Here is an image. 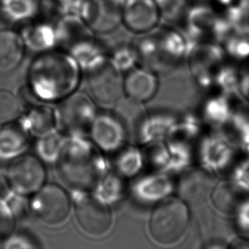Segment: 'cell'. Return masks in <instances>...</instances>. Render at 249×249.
<instances>
[{
	"label": "cell",
	"instance_id": "83f0119b",
	"mask_svg": "<svg viewBox=\"0 0 249 249\" xmlns=\"http://www.w3.org/2000/svg\"><path fill=\"white\" fill-rule=\"evenodd\" d=\"M1 247L3 249H37L39 246L33 236L17 232L8 236Z\"/></svg>",
	"mask_w": 249,
	"mask_h": 249
},
{
	"label": "cell",
	"instance_id": "3957f363",
	"mask_svg": "<svg viewBox=\"0 0 249 249\" xmlns=\"http://www.w3.org/2000/svg\"><path fill=\"white\" fill-rule=\"evenodd\" d=\"M189 220L188 208L182 199H165L152 212L149 224L150 232L157 243L174 244L185 235Z\"/></svg>",
	"mask_w": 249,
	"mask_h": 249
},
{
	"label": "cell",
	"instance_id": "30bf717a",
	"mask_svg": "<svg viewBox=\"0 0 249 249\" xmlns=\"http://www.w3.org/2000/svg\"><path fill=\"white\" fill-rule=\"evenodd\" d=\"M161 16L153 0H127L122 22L132 33L143 34L159 26Z\"/></svg>",
	"mask_w": 249,
	"mask_h": 249
},
{
	"label": "cell",
	"instance_id": "7a4b0ae2",
	"mask_svg": "<svg viewBox=\"0 0 249 249\" xmlns=\"http://www.w3.org/2000/svg\"><path fill=\"white\" fill-rule=\"evenodd\" d=\"M189 41L181 32L170 27H156L134 44L137 58L151 68L171 67L180 61L188 49Z\"/></svg>",
	"mask_w": 249,
	"mask_h": 249
},
{
	"label": "cell",
	"instance_id": "2e32d148",
	"mask_svg": "<svg viewBox=\"0 0 249 249\" xmlns=\"http://www.w3.org/2000/svg\"><path fill=\"white\" fill-rule=\"evenodd\" d=\"M221 128H223V139L232 148L245 150L249 146V112L233 111Z\"/></svg>",
	"mask_w": 249,
	"mask_h": 249
},
{
	"label": "cell",
	"instance_id": "cb8c5ba5",
	"mask_svg": "<svg viewBox=\"0 0 249 249\" xmlns=\"http://www.w3.org/2000/svg\"><path fill=\"white\" fill-rule=\"evenodd\" d=\"M205 174L200 171L190 172L182 178L181 184L179 185V193L183 200L185 202H193L199 198V192H203V185L205 180Z\"/></svg>",
	"mask_w": 249,
	"mask_h": 249
},
{
	"label": "cell",
	"instance_id": "8fae6325",
	"mask_svg": "<svg viewBox=\"0 0 249 249\" xmlns=\"http://www.w3.org/2000/svg\"><path fill=\"white\" fill-rule=\"evenodd\" d=\"M29 132L20 121L0 124V161L14 160L23 154L29 142Z\"/></svg>",
	"mask_w": 249,
	"mask_h": 249
},
{
	"label": "cell",
	"instance_id": "1f68e13d",
	"mask_svg": "<svg viewBox=\"0 0 249 249\" xmlns=\"http://www.w3.org/2000/svg\"><path fill=\"white\" fill-rule=\"evenodd\" d=\"M235 1H236V0H219V3L227 7L230 6L231 4H232Z\"/></svg>",
	"mask_w": 249,
	"mask_h": 249
},
{
	"label": "cell",
	"instance_id": "44dd1931",
	"mask_svg": "<svg viewBox=\"0 0 249 249\" xmlns=\"http://www.w3.org/2000/svg\"><path fill=\"white\" fill-rule=\"evenodd\" d=\"M226 50L232 57L243 60L249 57V25L243 24L236 28L226 41Z\"/></svg>",
	"mask_w": 249,
	"mask_h": 249
},
{
	"label": "cell",
	"instance_id": "ffe728a7",
	"mask_svg": "<svg viewBox=\"0 0 249 249\" xmlns=\"http://www.w3.org/2000/svg\"><path fill=\"white\" fill-rule=\"evenodd\" d=\"M23 40L25 45L28 44L34 50L48 51L54 44H57L55 28L48 24H42L31 30L27 37H23Z\"/></svg>",
	"mask_w": 249,
	"mask_h": 249
},
{
	"label": "cell",
	"instance_id": "8992f818",
	"mask_svg": "<svg viewBox=\"0 0 249 249\" xmlns=\"http://www.w3.org/2000/svg\"><path fill=\"white\" fill-rule=\"evenodd\" d=\"M95 118L93 102L86 94H71L58 107L55 122L63 131L71 135H83L90 130Z\"/></svg>",
	"mask_w": 249,
	"mask_h": 249
},
{
	"label": "cell",
	"instance_id": "4fadbf2b",
	"mask_svg": "<svg viewBox=\"0 0 249 249\" xmlns=\"http://www.w3.org/2000/svg\"><path fill=\"white\" fill-rule=\"evenodd\" d=\"M23 37L10 29L0 30V73L14 71L22 61L25 54Z\"/></svg>",
	"mask_w": 249,
	"mask_h": 249
},
{
	"label": "cell",
	"instance_id": "484cf974",
	"mask_svg": "<svg viewBox=\"0 0 249 249\" xmlns=\"http://www.w3.org/2000/svg\"><path fill=\"white\" fill-rule=\"evenodd\" d=\"M242 74L243 70H238L233 67H226L219 70L217 75V81L226 93L240 98Z\"/></svg>",
	"mask_w": 249,
	"mask_h": 249
},
{
	"label": "cell",
	"instance_id": "4316f807",
	"mask_svg": "<svg viewBox=\"0 0 249 249\" xmlns=\"http://www.w3.org/2000/svg\"><path fill=\"white\" fill-rule=\"evenodd\" d=\"M208 116L210 121L220 127L232 114V109L225 97H218L209 102L208 106Z\"/></svg>",
	"mask_w": 249,
	"mask_h": 249
},
{
	"label": "cell",
	"instance_id": "f546056e",
	"mask_svg": "<svg viewBox=\"0 0 249 249\" xmlns=\"http://www.w3.org/2000/svg\"><path fill=\"white\" fill-rule=\"evenodd\" d=\"M235 213L240 229L249 232V199L241 202Z\"/></svg>",
	"mask_w": 249,
	"mask_h": 249
},
{
	"label": "cell",
	"instance_id": "d6a6232c",
	"mask_svg": "<svg viewBox=\"0 0 249 249\" xmlns=\"http://www.w3.org/2000/svg\"><path fill=\"white\" fill-rule=\"evenodd\" d=\"M123 159H124V160H126V161H130V159H130V158H128V157H124V158ZM126 163L128 164V162H126ZM127 164H124V165L123 166V168H121L123 170H124V168H125V166L127 165Z\"/></svg>",
	"mask_w": 249,
	"mask_h": 249
},
{
	"label": "cell",
	"instance_id": "e575fe53",
	"mask_svg": "<svg viewBox=\"0 0 249 249\" xmlns=\"http://www.w3.org/2000/svg\"><path fill=\"white\" fill-rule=\"evenodd\" d=\"M0 247H1V245H0Z\"/></svg>",
	"mask_w": 249,
	"mask_h": 249
},
{
	"label": "cell",
	"instance_id": "7402d4cb",
	"mask_svg": "<svg viewBox=\"0 0 249 249\" xmlns=\"http://www.w3.org/2000/svg\"><path fill=\"white\" fill-rule=\"evenodd\" d=\"M64 146L63 137L59 134L51 132L41 136L36 144V151L40 159L45 162L57 161Z\"/></svg>",
	"mask_w": 249,
	"mask_h": 249
},
{
	"label": "cell",
	"instance_id": "6da1fadb",
	"mask_svg": "<svg viewBox=\"0 0 249 249\" xmlns=\"http://www.w3.org/2000/svg\"><path fill=\"white\" fill-rule=\"evenodd\" d=\"M27 79L37 98L55 101L69 94L78 84V61L68 52L44 51L31 64Z\"/></svg>",
	"mask_w": 249,
	"mask_h": 249
},
{
	"label": "cell",
	"instance_id": "5b68a950",
	"mask_svg": "<svg viewBox=\"0 0 249 249\" xmlns=\"http://www.w3.org/2000/svg\"><path fill=\"white\" fill-rule=\"evenodd\" d=\"M70 199L67 192L54 184L43 185L29 202V210L40 222L57 226L68 219Z\"/></svg>",
	"mask_w": 249,
	"mask_h": 249
},
{
	"label": "cell",
	"instance_id": "7c38bea8",
	"mask_svg": "<svg viewBox=\"0 0 249 249\" xmlns=\"http://www.w3.org/2000/svg\"><path fill=\"white\" fill-rule=\"evenodd\" d=\"M90 131L94 142L107 152L121 146L126 135L124 128L114 114H102L94 118Z\"/></svg>",
	"mask_w": 249,
	"mask_h": 249
},
{
	"label": "cell",
	"instance_id": "e0dca14e",
	"mask_svg": "<svg viewBox=\"0 0 249 249\" xmlns=\"http://www.w3.org/2000/svg\"><path fill=\"white\" fill-rule=\"evenodd\" d=\"M20 122L30 135L41 137L53 132L55 117L50 108L35 106L23 115Z\"/></svg>",
	"mask_w": 249,
	"mask_h": 249
},
{
	"label": "cell",
	"instance_id": "4dcf8cb0",
	"mask_svg": "<svg viewBox=\"0 0 249 249\" xmlns=\"http://www.w3.org/2000/svg\"><path fill=\"white\" fill-rule=\"evenodd\" d=\"M54 1L56 3H60V4L61 5V7H63L65 6V5L68 4V3L73 2L74 0H54Z\"/></svg>",
	"mask_w": 249,
	"mask_h": 249
},
{
	"label": "cell",
	"instance_id": "277c9868",
	"mask_svg": "<svg viewBox=\"0 0 249 249\" xmlns=\"http://www.w3.org/2000/svg\"><path fill=\"white\" fill-rule=\"evenodd\" d=\"M87 68L89 86L94 99L103 105L117 103L124 91L120 68L104 55Z\"/></svg>",
	"mask_w": 249,
	"mask_h": 249
},
{
	"label": "cell",
	"instance_id": "9a60e30c",
	"mask_svg": "<svg viewBox=\"0 0 249 249\" xmlns=\"http://www.w3.org/2000/svg\"><path fill=\"white\" fill-rule=\"evenodd\" d=\"M142 102L130 97L120 99L117 102L114 115L121 123L126 135L137 138L145 123V112Z\"/></svg>",
	"mask_w": 249,
	"mask_h": 249
},
{
	"label": "cell",
	"instance_id": "d4e9b609",
	"mask_svg": "<svg viewBox=\"0 0 249 249\" xmlns=\"http://www.w3.org/2000/svg\"><path fill=\"white\" fill-rule=\"evenodd\" d=\"M161 18L169 22L181 21L189 8V0H153Z\"/></svg>",
	"mask_w": 249,
	"mask_h": 249
},
{
	"label": "cell",
	"instance_id": "ac0fdd59",
	"mask_svg": "<svg viewBox=\"0 0 249 249\" xmlns=\"http://www.w3.org/2000/svg\"><path fill=\"white\" fill-rule=\"evenodd\" d=\"M205 162L212 170H221L229 165L233 156L232 147L223 138L209 140L205 145Z\"/></svg>",
	"mask_w": 249,
	"mask_h": 249
},
{
	"label": "cell",
	"instance_id": "9c48e42d",
	"mask_svg": "<svg viewBox=\"0 0 249 249\" xmlns=\"http://www.w3.org/2000/svg\"><path fill=\"white\" fill-rule=\"evenodd\" d=\"M78 225L89 236H101L111 226V213L105 202L93 196H84L76 204Z\"/></svg>",
	"mask_w": 249,
	"mask_h": 249
},
{
	"label": "cell",
	"instance_id": "5bb4252c",
	"mask_svg": "<svg viewBox=\"0 0 249 249\" xmlns=\"http://www.w3.org/2000/svg\"><path fill=\"white\" fill-rule=\"evenodd\" d=\"M158 85L155 74L147 69H134L124 79V91L128 97L141 102L152 99L157 92Z\"/></svg>",
	"mask_w": 249,
	"mask_h": 249
},
{
	"label": "cell",
	"instance_id": "836d02e7",
	"mask_svg": "<svg viewBox=\"0 0 249 249\" xmlns=\"http://www.w3.org/2000/svg\"><path fill=\"white\" fill-rule=\"evenodd\" d=\"M189 1H196V2H201V1H203V0H189Z\"/></svg>",
	"mask_w": 249,
	"mask_h": 249
},
{
	"label": "cell",
	"instance_id": "ba28073f",
	"mask_svg": "<svg viewBox=\"0 0 249 249\" xmlns=\"http://www.w3.org/2000/svg\"><path fill=\"white\" fill-rule=\"evenodd\" d=\"M127 0H82L79 17L94 33L107 34L122 22Z\"/></svg>",
	"mask_w": 249,
	"mask_h": 249
},
{
	"label": "cell",
	"instance_id": "52a82bcc",
	"mask_svg": "<svg viewBox=\"0 0 249 249\" xmlns=\"http://www.w3.org/2000/svg\"><path fill=\"white\" fill-rule=\"evenodd\" d=\"M6 178L13 191L26 196L34 194L44 185L46 171L37 157L20 155L10 163Z\"/></svg>",
	"mask_w": 249,
	"mask_h": 249
},
{
	"label": "cell",
	"instance_id": "603a6c76",
	"mask_svg": "<svg viewBox=\"0 0 249 249\" xmlns=\"http://www.w3.org/2000/svg\"><path fill=\"white\" fill-rule=\"evenodd\" d=\"M23 102L9 90H0V123L15 121L22 114Z\"/></svg>",
	"mask_w": 249,
	"mask_h": 249
},
{
	"label": "cell",
	"instance_id": "f1b7e54d",
	"mask_svg": "<svg viewBox=\"0 0 249 249\" xmlns=\"http://www.w3.org/2000/svg\"><path fill=\"white\" fill-rule=\"evenodd\" d=\"M234 185L243 192H249V158L236 166L232 174Z\"/></svg>",
	"mask_w": 249,
	"mask_h": 249
},
{
	"label": "cell",
	"instance_id": "d6986e66",
	"mask_svg": "<svg viewBox=\"0 0 249 249\" xmlns=\"http://www.w3.org/2000/svg\"><path fill=\"white\" fill-rule=\"evenodd\" d=\"M243 192L236 187V185L231 183H221L216 187L213 193V201L217 209L221 212L236 213L237 207L241 202L238 200V193Z\"/></svg>",
	"mask_w": 249,
	"mask_h": 249
}]
</instances>
